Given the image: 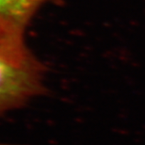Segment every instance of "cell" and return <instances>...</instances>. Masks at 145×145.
Masks as SVG:
<instances>
[{
    "label": "cell",
    "instance_id": "6da1fadb",
    "mask_svg": "<svg viewBox=\"0 0 145 145\" xmlns=\"http://www.w3.org/2000/svg\"><path fill=\"white\" fill-rule=\"evenodd\" d=\"M24 29L0 15V113L24 106L42 91V66L25 44Z\"/></svg>",
    "mask_w": 145,
    "mask_h": 145
},
{
    "label": "cell",
    "instance_id": "7a4b0ae2",
    "mask_svg": "<svg viewBox=\"0 0 145 145\" xmlns=\"http://www.w3.org/2000/svg\"><path fill=\"white\" fill-rule=\"evenodd\" d=\"M50 0H0V15L24 27L38 10Z\"/></svg>",
    "mask_w": 145,
    "mask_h": 145
}]
</instances>
